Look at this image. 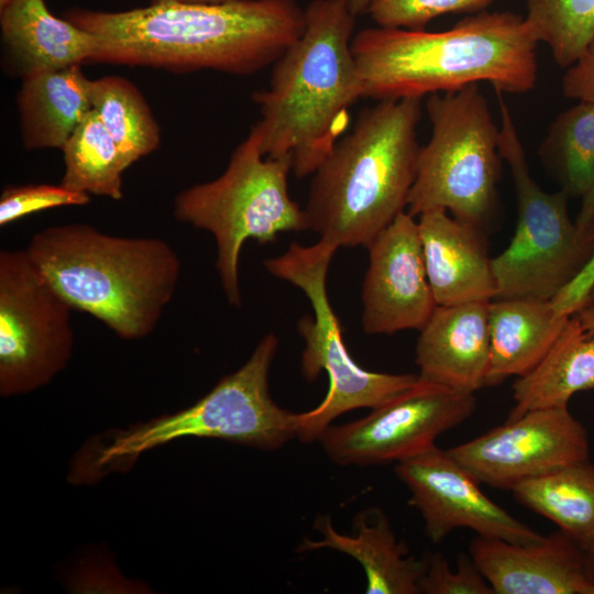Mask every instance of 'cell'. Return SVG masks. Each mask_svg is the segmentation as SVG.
<instances>
[{"label":"cell","mask_w":594,"mask_h":594,"mask_svg":"<svg viewBox=\"0 0 594 594\" xmlns=\"http://www.w3.org/2000/svg\"><path fill=\"white\" fill-rule=\"evenodd\" d=\"M562 91L568 98L594 103V38L581 56L566 68Z\"/></svg>","instance_id":"obj_32"},{"label":"cell","mask_w":594,"mask_h":594,"mask_svg":"<svg viewBox=\"0 0 594 594\" xmlns=\"http://www.w3.org/2000/svg\"><path fill=\"white\" fill-rule=\"evenodd\" d=\"M353 527V535H343L336 530L330 517L320 516L315 528L322 538H305L298 551L332 549L352 557L364 570L367 594L420 593L418 583L426 559L410 556L406 544L397 541L383 510L361 512L354 518Z\"/></svg>","instance_id":"obj_20"},{"label":"cell","mask_w":594,"mask_h":594,"mask_svg":"<svg viewBox=\"0 0 594 594\" xmlns=\"http://www.w3.org/2000/svg\"><path fill=\"white\" fill-rule=\"evenodd\" d=\"M480 484H516L590 459L586 428L568 407L535 409L447 450Z\"/></svg>","instance_id":"obj_13"},{"label":"cell","mask_w":594,"mask_h":594,"mask_svg":"<svg viewBox=\"0 0 594 594\" xmlns=\"http://www.w3.org/2000/svg\"><path fill=\"white\" fill-rule=\"evenodd\" d=\"M90 102L129 167L158 148L160 125L133 82L120 76L90 80Z\"/></svg>","instance_id":"obj_25"},{"label":"cell","mask_w":594,"mask_h":594,"mask_svg":"<svg viewBox=\"0 0 594 594\" xmlns=\"http://www.w3.org/2000/svg\"><path fill=\"white\" fill-rule=\"evenodd\" d=\"M542 147L562 182V190L582 197L594 178V103L579 101L560 113Z\"/></svg>","instance_id":"obj_27"},{"label":"cell","mask_w":594,"mask_h":594,"mask_svg":"<svg viewBox=\"0 0 594 594\" xmlns=\"http://www.w3.org/2000/svg\"><path fill=\"white\" fill-rule=\"evenodd\" d=\"M570 316H559L550 300L508 298L488 304L490 369L486 386L522 376L548 353Z\"/></svg>","instance_id":"obj_21"},{"label":"cell","mask_w":594,"mask_h":594,"mask_svg":"<svg viewBox=\"0 0 594 594\" xmlns=\"http://www.w3.org/2000/svg\"><path fill=\"white\" fill-rule=\"evenodd\" d=\"M278 340L266 334L249 360L223 376L191 406L89 441L74 460L75 483H92L110 472L128 471L145 452L175 440L207 438L277 450L297 436V414L271 397L270 369Z\"/></svg>","instance_id":"obj_6"},{"label":"cell","mask_w":594,"mask_h":594,"mask_svg":"<svg viewBox=\"0 0 594 594\" xmlns=\"http://www.w3.org/2000/svg\"><path fill=\"white\" fill-rule=\"evenodd\" d=\"M527 15L539 43L568 68L594 38V0H526Z\"/></svg>","instance_id":"obj_28"},{"label":"cell","mask_w":594,"mask_h":594,"mask_svg":"<svg viewBox=\"0 0 594 594\" xmlns=\"http://www.w3.org/2000/svg\"><path fill=\"white\" fill-rule=\"evenodd\" d=\"M16 103L25 148H61L92 109L80 65L22 78Z\"/></svg>","instance_id":"obj_22"},{"label":"cell","mask_w":594,"mask_h":594,"mask_svg":"<svg viewBox=\"0 0 594 594\" xmlns=\"http://www.w3.org/2000/svg\"><path fill=\"white\" fill-rule=\"evenodd\" d=\"M74 308L26 250L0 252V394L33 392L63 371L73 352Z\"/></svg>","instance_id":"obj_11"},{"label":"cell","mask_w":594,"mask_h":594,"mask_svg":"<svg viewBox=\"0 0 594 594\" xmlns=\"http://www.w3.org/2000/svg\"><path fill=\"white\" fill-rule=\"evenodd\" d=\"M65 170L61 184L88 195L120 200L122 175L129 165L91 109L62 147Z\"/></svg>","instance_id":"obj_26"},{"label":"cell","mask_w":594,"mask_h":594,"mask_svg":"<svg viewBox=\"0 0 594 594\" xmlns=\"http://www.w3.org/2000/svg\"><path fill=\"white\" fill-rule=\"evenodd\" d=\"M62 16L97 37L87 64L180 74L253 75L274 64L305 30V10L295 0L160 1L116 12L74 8Z\"/></svg>","instance_id":"obj_1"},{"label":"cell","mask_w":594,"mask_h":594,"mask_svg":"<svg viewBox=\"0 0 594 594\" xmlns=\"http://www.w3.org/2000/svg\"><path fill=\"white\" fill-rule=\"evenodd\" d=\"M488 304L436 307L416 344L421 380L468 394L486 387L491 356Z\"/></svg>","instance_id":"obj_17"},{"label":"cell","mask_w":594,"mask_h":594,"mask_svg":"<svg viewBox=\"0 0 594 594\" xmlns=\"http://www.w3.org/2000/svg\"><path fill=\"white\" fill-rule=\"evenodd\" d=\"M371 0H350V6L355 15L366 13Z\"/></svg>","instance_id":"obj_36"},{"label":"cell","mask_w":594,"mask_h":594,"mask_svg":"<svg viewBox=\"0 0 594 594\" xmlns=\"http://www.w3.org/2000/svg\"><path fill=\"white\" fill-rule=\"evenodd\" d=\"M522 15L479 12L439 32L367 28L351 50L363 98H422L488 82L503 92L525 94L538 77L537 46Z\"/></svg>","instance_id":"obj_2"},{"label":"cell","mask_w":594,"mask_h":594,"mask_svg":"<svg viewBox=\"0 0 594 594\" xmlns=\"http://www.w3.org/2000/svg\"><path fill=\"white\" fill-rule=\"evenodd\" d=\"M0 28L7 66L21 78L87 64L98 47L94 34L55 16L44 0H9Z\"/></svg>","instance_id":"obj_19"},{"label":"cell","mask_w":594,"mask_h":594,"mask_svg":"<svg viewBox=\"0 0 594 594\" xmlns=\"http://www.w3.org/2000/svg\"><path fill=\"white\" fill-rule=\"evenodd\" d=\"M421 98L364 108L315 170L305 212L308 230L340 246H367L407 208L420 146Z\"/></svg>","instance_id":"obj_4"},{"label":"cell","mask_w":594,"mask_h":594,"mask_svg":"<svg viewBox=\"0 0 594 594\" xmlns=\"http://www.w3.org/2000/svg\"><path fill=\"white\" fill-rule=\"evenodd\" d=\"M427 277L438 306L491 301L496 284L481 228L444 209L419 215Z\"/></svg>","instance_id":"obj_18"},{"label":"cell","mask_w":594,"mask_h":594,"mask_svg":"<svg viewBox=\"0 0 594 594\" xmlns=\"http://www.w3.org/2000/svg\"><path fill=\"white\" fill-rule=\"evenodd\" d=\"M494 90L501 114L499 153L509 166L517 200L514 237L492 258L495 299L551 301L582 271L594 239L581 233L571 221L564 190L547 193L532 178L504 92Z\"/></svg>","instance_id":"obj_10"},{"label":"cell","mask_w":594,"mask_h":594,"mask_svg":"<svg viewBox=\"0 0 594 594\" xmlns=\"http://www.w3.org/2000/svg\"><path fill=\"white\" fill-rule=\"evenodd\" d=\"M160 1H177V2H188V3H224L234 0H151V2Z\"/></svg>","instance_id":"obj_38"},{"label":"cell","mask_w":594,"mask_h":594,"mask_svg":"<svg viewBox=\"0 0 594 594\" xmlns=\"http://www.w3.org/2000/svg\"><path fill=\"white\" fill-rule=\"evenodd\" d=\"M394 471L409 490V502L420 513L426 535L435 543L459 528L514 543L543 537L488 498L480 483L436 444L396 463Z\"/></svg>","instance_id":"obj_14"},{"label":"cell","mask_w":594,"mask_h":594,"mask_svg":"<svg viewBox=\"0 0 594 594\" xmlns=\"http://www.w3.org/2000/svg\"><path fill=\"white\" fill-rule=\"evenodd\" d=\"M469 550L495 594H594L584 549L561 530L529 543L476 536Z\"/></svg>","instance_id":"obj_16"},{"label":"cell","mask_w":594,"mask_h":594,"mask_svg":"<svg viewBox=\"0 0 594 594\" xmlns=\"http://www.w3.org/2000/svg\"><path fill=\"white\" fill-rule=\"evenodd\" d=\"M355 18L350 0H312L302 34L274 63L268 87L252 95L262 154L290 160L299 178L331 153L363 98L351 50Z\"/></svg>","instance_id":"obj_3"},{"label":"cell","mask_w":594,"mask_h":594,"mask_svg":"<svg viewBox=\"0 0 594 594\" xmlns=\"http://www.w3.org/2000/svg\"><path fill=\"white\" fill-rule=\"evenodd\" d=\"M514 407L507 419L544 408L568 407L579 392L594 389V333L570 316L559 338L528 373L513 383Z\"/></svg>","instance_id":"obj_23"},{"label":"cell","mask_w":594,"mask_h":594,"mask_svg":"<svg viewBox=\"0 0 594 594\" xmlns=\"http://www.w3.org/2000/svg\"><path fill=\"white\" fill-rule=\"evenodd\" d=\"M518 503L546 517L584 548L594 537V464L572 463L510 490Z\"/></svg>","instance_id":"obj_24"},{"label":"cell","mask_w":594,"mask_h":594,"mask_svg":"<svg viewBox=\"0 0 594 594\" xmlns=\"http://www.w3.org/2000/svg\"><path fill=\"white\" fill-rule=\"evenodd\" d=\"M25 250L74 309L124 340L154 331L182 272L178 255L165 240L112 235L87 223L47 227Z\"/></svg>","instance_id":"obj_5"},{"label":"cell","mask_w":594,"mask_h":594,"mask_svg":"<svg viewBox=\"0 0 594 594\" xmlns=\"http://www.w3.org/2000/svg\"><path fill=\"white\" fill-rule=\"evenodd\" d=\"M288 158L265 157L254 125L216 179L180 191L174 215L206 230L217 245L216 268L228 301L241 305L239 257L244 242L272 243L279 232L308 230L305 209L288 193Z\"/></svg>","instance_id":"obj_7"},{"label":"cell","mask_w":594,"mask_h":594,"mask_svg":"<svg viewBox=\"0 0 594 594\" xmlns=\"http://www.w3.org/2000/svg\"><path fill=\"white\" fill-rule=\"evenodd\" d=\"M426 109L432 131L419 150L407 212L444 209L481 228L495 204L503 160L487 100L473 84L429 95Z\"/></svg>","instance_id":"obj_9"},{"label":"cell","mask_w":594,"mask_h":594,"mask_svg":"<svg viewBox=\"0 0 594 594\" xmlns=\"http://www.w3.org/2000/svg\"><path fill=\"white\" fill-rule=\"evenodd\" d=\"M474 394L421 380L358 420L330 425L322 449L338 465L400 462L433 447L436 439L470 418Z\"/></svg>","instance_id":"obj_12"},{"label":"cell","mask_w":594,"mask_h":594,"mask_svg":"<svg viewBox=\"0 0 594 594\" xmlns=\"http://www.w3.org/2000/svg\"><path fill=\"white\" fill-rule=\"evenodd\" d=\"M585 332L594 333V286L580 310L574 315Z\"/></svg>","instance_id":"obj_35"},{"label":"cell","mask_w":594,"mask_h":594,"mask_svg":"<svg viewBox=\"0 0 594 594\" xmlns=\"http://www.w3.org/2000/svg\"><path fill=\"white\" fill-rule=\"evenodd\" d=\"M494 0H371L366 13L378 26L424 30L435 18L476 13Z\"/></svg>","instance_id":"obj_29"},{"label":"cell","mask_w":594,"mask_h":594,"mask_svg":"<svg viewBox=\"0 0 594 594\" xmlns=\"http://www.w3.org/2000/svg\"><path fill=\"white\" fill-rule=\"evenodd\" d=\"M8 2L9 0H0V9L3 8Z\"/></svg>","instance_id":"obj_39"},{"label":"cell","mask_w":594,"mask_h":594,"mask_svg":"<svg viewBox=\"0 0 594 594\" xmlns=\"http://www.w3.org/2000/svg\"><path fill=\"white\" fill-rule=\"evenodd\" d=\"M418 586L420 593L425 594H495L472 557L466 553L458 556L455 570L439 552L426 558Z\"/></svg>","instance_id":"obj_31"},{"label":"cell","mask_w":594,"mask_h":594,"mask_svg":"<svg viewBox=\"0 0 594 594\" xmlns=\"http://www.w3.org/2000/svg\"><path fill=\"white\" fill-rule=\"evenodd\" d=\"M90 201L86 193L50 184L8 186L0 197V226L6 227L31 213L67 206H82Z\"/></svg>","instance_id":"obj_30"},{"label":"cell","mask_w":594,"mask_h":594,"mask_svg":"<svg viewBox=\"0 0 594 594\" xmlns=\"http://www.w3.org/2000/svg\"><path fill=\"white\" fill-rule=\"evenodd\" d=\"M594 286V246L592 254L576 277L551 300L559 316H572L585 304Z\"/></svg>","instance_id":"obj_33"},{"label":"cell","mask_w":594,"mask_h":594,"mask_svg":"<svg viewBox=\"0 0 594 594\" xmlns=\"http://www.w3.org/2000/svg\"><path fill=\"white\" fill-rule=\"evenodd\" d=\"M362 327L367 334L420 331L438 306L425 266L418 222L400 212L366 246Z\"/></svg>","instance_id":"obj_15"},{"label":"cell","mask_w":594,"mask_h":594,"mask_svg":"<svg viewBox=\"0 0 594 594\" xmlns=\"http://www.w3.org/2000/svg\"><path fill=\"white\" fill-rule=\"evenodd\" d=\"M583 549L586 556L590 571L594 578V537Z\"/></svg>","instance_id":"obj_37"},{"label":"cell","mask_w":594,"mask_h":594,"mask_svg":"<svg viewBox=\"0 0 594 594\" xmlns=\"http://www.w3.org/2000/svg\"><path fill=\"white\" fill-rule=\"evenodd\" d=\"M337 250L321 240L308 246L293 242L283 254L264 261L270 274L301 289L311 304L314 316L305 315L297 323L305 341L300 360L304 378L314 382L321 371L329 378L322 402L297 414L296 438L305 443L318 441L339 416L358 408H375L418 381L416 374L365 370L350 355L327 292L328 270Z\"/></svg>","instance_id":"obj_8"},{"label":"cell","mask_w":594,"mask_h":594,"mask_svg":"<svg viewBox=\"0 0 594 594\" xmlns=\"http://www.w3.org/2000/svg\"><path fill=\"white\" fill-rule=\"evenodd\" d=\"M574 222L581 233L594 239V178L586 193L582 196L580 211Z\"/></svg>","instance_id":"obj_34"}]
</instances>
